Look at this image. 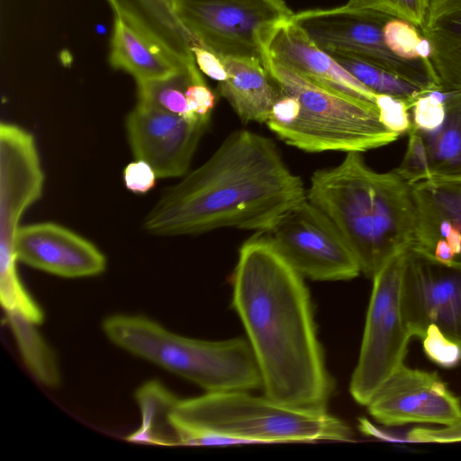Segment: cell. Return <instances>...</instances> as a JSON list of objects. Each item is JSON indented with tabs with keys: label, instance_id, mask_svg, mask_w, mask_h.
Returning <instances> with one entry per match:
<instances>
[{
	"label": "cell",
	"instance_id": "obj_18",
	"mask_svg": "<svg viewBox=\"0 0 461 461\" xmlns=\"http://www.w3.org/2000/svg\"><path fill=\"white\" fill-rule=\"evenodd\" d=\"M227 77L219 82L218 93L241 122L267 121L279 88L263 62L255 58H221Z\"/></svg>",
	"mask_w": 461,
	"mask_h": 461
},
{
	"label": "cell",
	"instance_id": "obj_31",
	"mask_svg": "<svg viewBox=\"0 0 461 461\" xmlns=\"http://www.w3.org/2000/svg\"><path fill=\"white\" fill-rule=\"evenodd\" d=\"M157 175L151 166L136 159L129 163L123 171V179L128 190L134 194H146L156 183Z\"/></svg>",
	"mask_w": 461,
	"mask_h": 461
},
{
	"label": "cell",
	"instance_id": "obj_4",
	"mask_svg": "<svg viewBox=\"0 0 461 461\" xmlns=\"http://www.w3.org/2000/svg\"><path fill=\"white\" fill-rule=\"evenodd\" d=\"M176 446L350 441L353 432L327 410L302 409L247 391L179 399L169 414Z\"/></svg>",
	"mask_w": 461,
	"mask_h": 461
},
{
	"label": "cell",
	"instance_id": "obj_11",
	"mask_svg": "<svg viewBox=\"0 0 461 461\" xmlns=\"http://www.w3.org/2000/svg\"><path fill=\"white\" fill-rule=\"evenodd\" d=\"M303 278L347 281L361 273L332 221L307 197L258 232Z\"/></svg>",
	"mask_w": 461,
	"mask_h": 461
},
{
	"label": "cell",
	"instance_id": "obj_5",
	"mask_svg": "<svg viewBox=\"0 0 461 461\" xmlns=\"http://www.w3.org/2000/svg\"><path fill=\"white\" fill-rule=\"evenodd\" d=\"M263 65L279 93L266 124L285 143L307 152H365L399 135L380 121L375 103L312 81L268 57Z\"/></svg>",
	"mask_w": 461,
	"mask_h": 461
},
{
	"label": "cell",
	"instance_id": "obj_33",
	"mask_svg": "<svg viewBox=\"0 0 461 461\" xmlns=\"http://www.w3.org/2000/svg\"><path fill=\"white\" fill-rule=\"evenodd\" d=\"M191 50L200 71L218 82L226 79L227 73L223 62L219 56L197 44L193 45Z\"/></svg>",
	"mask_w": 461,
	"mask_h": 461
},
{
	"label": "cell",
	"instance_id": "obj_17",
	"mask_svg": "<svg viewBox=\"0 0 461 461\" xmlns=\"http://www.w3.org/2000/svg\"><path fill=\"white\" fill-rule=\"evenodd\" d=\"M265 57L319 84L375 104L376 94L320 49L292 19L271 32L265 44Z\"/></svg>",
	"mask_w": 461,
	"mask_h": 461
},
{
	"label": "cell",
	"instance_id": "obj_27",
	"mask_svg": "<svg viewBox=\"0 0 461 461\" xmlns=\"http://www.w3.org/2000/svg\"><path fill=\"white\" fill-rule=\"evenodd\" d=\"M383 33L387 47L395 56L405 60H420L418 46L423 36L416 26L392 18L384 24Z\"/></svg>",
	"mask_w": 461,
	"mask_h": 461
},
{
	"label": "cell",
	"instance_id": "obj_14",
	"mask_svg": "<svg viewBox=\"0 0 461 461\" xmlns=\"http://www.w3.org/2000/svg\"><path fill=\"white\" fill-rule=\"evenodd\" d=\"M14 251L17 261L66 278L95 276L106 268V258L95 244L51 221L20 226Z\"/></svg>",
	"mask_w": 461,
	"mask_h": 461
},
{
	"label": "cell",
	"instance_id": "obj_15",
	"mask_svg": "<svg viewBox=\"0 0 461 461\" xmlns=\"http://www.w3.org/2000/svg\"><path fill=\"white\" fill-rule=\"evenodd\" d=\"M445 107V119L436 129L411 125L407 132V149L395 171L411 185L461 180V91L446 90Z\"/></svg>",
	"mask_w": 461,
	"mask_h": 461
},
{
	"label": "cell",
	"instance_id": "obj_1",
	"mask_svg": "<svg viewBox=\"0 0 461 461\" xmlns=\"http://www.w3.org/2000/svg\"><path fill=\"white\" fill-rule=\"evenodd\" d=\"M231 305L245 328L264 394L280 403L327 410L333 381L303 277L258 232L239 249Z\"/></svg>",
	"mask_w": 461,
	"mask_h": 461
},
{
	"label": "cell",
	"instance_id": "obj_13",
	"mask_svg": "<svg viewBox=\"0 0 461 461\" xmlns=\"http://www.w3.org/2000/svg\"><path fill=\"white\" fill-rule=\"evenodd\" d=\"M209 123L136 104L125 120L135 159L149 164L158 178L187 174L198 143Z\"/></svg>",
	"mask_w": 461,
	"mask_h": 461
},
{
	"label": "cell",
	"instance_id": "obj_28",
	"mask_svg": "<svg viewBox=\"0 0 461 461\" xmlns=\"http://www.w3.org/2000/svg\"><path fill=\"white\" fill-rule=\"evenodd\" d=\"M446 90L436 89L421 95L411 107V125L422 131H432L446 116Z\"/></svg>",
	"mask_w": 461,
	"mask_h": 461
},
{
	"label": "cell",
	"instance_id": "obj_10",
	"mask_svg": "<svg viewBox=\"0 0 461 461\" xmlns=\"http://www.w3.org/2000/svg\"><path fill=\"white\" fill-rule=\"evenodd\" d=\"M174 6L197 45L220 58L262 62L269 34L294 14L284 0H174Z\"/></svg>",
	"mask_w": 461,
	"mask_h": 461
},
{
	"label": "cell",
	"instance_id": "obj_9",
	"mask_svg": "<svg viewBox=\"0 0 461 461\" xmlns=\"http://www.w3.org/2000/svg\"><path fill=\"white\" fill-rule=\"evenodd\" d=\"M404 251L392 258L372 278L359 357L349 384L351 396L360 405L366 406L387 379L404 365L412 338L401 305Z\"/></svg>",
	"mask_w": 461,
	"mask_h": 461
},
{
	"label": "cell",
	"instance_id": "obj_26",
	"mask_svg": "<svg viewBox=\"0 0 461 461\" xmlns=\"http://www.w3.org/2000/svg\"><path fill=\"white\" fill-rule=\"evenodd\" d=\"M349 7L376 11L406 21L421 29L425 23L428 0H348Z\"/></svg>",
	"mask_w": 461,
	"mask_h": 461
},
{
	"label": "cell",
	"instance_id": "obj_12",
	"mask_svg": "<svg viewBox=\"0 0 461 461\" xmlns=\"http://www.w3.org/2000/svg\"><path fill=\"white\" fill-rule=\"evenodd\" d=\"M369 414L384 426L409 423L447 427L461 420V401L438 375L402 366L366 405Z\"/></svg>",
	"mask_w": 461,
	"mask_h": 461
},
{
	"label": "cell",
	"instance_id": "obj_16",
	"mask_svg": "<svg viewBox=\"0 0 461 461\" xmlns=\"http://www.w3.org/2000/svg\"><path fill=\"white\" fill-rule=\"evenodd\" d=\"M416 209L413 247L445 262L461 264V180L411 185Z\"/></svg>",
	"mask_w": 461,
	"mask_h": 461
},
{
	"label": "cell",
	"instance_id": "obj_7",
	"mask_svg": "<svg viewBox=\"0 0 461 461\" xmlns=\"http://www.w3.org/2000/svg\"><path fill=\"white\" fill-rule=\"evenodd\" d=\"M401 305L412 338L444 368L461 361V264L439 261L411 246L404 251Z\"/></svg>",
	"mask_w": 461,
	"mask_h": 461
},
{
	"label": "cell",
	"instance_id": "obj_20",
	"mask_svg": "<svg viewBox=\"0 0 461 461\" xmlns=\"http://www.w3.org/2000/svg\"><path fill=\"white\" fill-rule=\"evenodd\" d=\"M109 63L131 75L136 82L162 78L197 67L196 63L187 64L177 59L119 16L114 17Z\"/></svg>",
	"mask_w": 461,
	"mask_h": 461
},
{
	"label": "cell",
	"instance_id": "obj_23",
	"mask_svg": "<svg viewBox=\"0 0 461 461\" xmlns=\"http://www.w3.org/2000/svg\"><path fill=\"white\" fill-rule=\"evenodd\" d=\"M196 82H204L198 67L183 69L162 78L138 81L137 104L160 109L191 122L209 123L195 117L188 106L185 91Z\"/></svg>",
	"mask_w": 461,
	"mask_h": 461
},
{
	"label": "cell",
	"instance_id": "obj_25",
	"mask_svg": "<svg viewBox=\"0 0 461 461\" xmlns=\"http://www.w3.org/2000/svg\"><path fill=\"white\" fill-rule=\"evenodd\" d=\"M331 57L375 94L401 98L411 107L421 95L429 92L384 68L357 58L344 55Z\"/></svg>",
	"mask_w": 461,
	"mask_h": 461
},
{
	"label": "cell",
	"instance_id": "obj_2",
	"mask_svg": "<svg viewBox=\"0 0 461 461\" xmlns=\"http://www.w3.org/2000/svg\"><path fill=\"white\" fill-rule=\"evenodd\" d=\"M306 192L270 139L238 130L203 165L163 193L145 216L143 228L164 237L224 227L265 231L303 201Z\"/></svg>",
	"mask_w": 461,
	"mask_h": 461
},
{
	"label": "cell",
	"instance_id": "obj_6",
	"mask_svg": "<svg viewBox=\"0 0 461 461\" xmlns=\"http://www.w3.org/2000/svg\"><path fill=\"white\" fill-rule=\"evenodd\" d=\"M102 328L117 347L206 393L262 389L261 374L247 339L211 341L187 338L140 315H112L104 320Z\"/></svg>",
	"mask_w": 461,
	"mask_h": 461
},
{
	"label": "cell",
	"instance_id": "obj_8",
	"mask_svg": "<svg viewBox=\"0 0 461 461\" xmlns=\"http://www.w3.org/2000/svg\"><path fill=\"white\" fill-rule=\"evenodd\" d=\"M393 17L347 5L294 13L291 19L322 50L384 68L426 91L442 89L430 61L405 60L387 47L383 29Z\"/></svg>",
	"mask_w": 461,
	"mask_h": 461
},
{
	"label": "cell",
	"instance_id": "obj_19",
	"mask_svg": "<svg viewBox=\"0 0 461 461\" xmlns=\"http://www.w3.org/2000/svg\"><path fill=\"white\" fill-rule=\"evenodd\" d=\"M114 15L187 64L195 41L179 20L174 0H107Z\"/></svg>",
	"mask_w": 461,
	"mask_h": 461
},
{
	"label": "cell",
	"instance_id": "obj_3",
	"mask_svg": "<svg viewBox=\"0 0 461 461\" xmlns=\"http://www.w3.org/2000/svg\"><path fill=\"white\" fill-rule=\"evenodd\" d=\"M338 228L368 278L413 245L416 209L411 185L395 169L380 173L360 152L315 171L306 192Z\"/></svg>",
	"mask_w": 461,
	"mask_h": 461
},
{
	"label": "cell",
	"instance_id": "obj_24",
	"mask_svg": "<svg viewBox=\"0 0 461 461\" xmlns=\"http://www.w3.org/2000/svg\"><path fill=\"white\" fill-rule=\"evenodd\" d=\"M5 314L22 357L31 373L45 386L58 387L61 382L58 362L37 330V324L18 312H9Z\"/></svg>",
	"mask_w": 461,
	"mask_h": 461
},
{
	"label": "cell",
	"instance_id": "obj_30",
	"mask_svg": "<svg viewBox=\"0 0 461 461\" xmlns=\"http://www.w3.org/2000/svg\"><path fill=\"white\" fill-rule=\"evenodd\" d=\"M406 440L414 443L448 444L461 442V420L447 427H418L406 434Z\"/></svg>",
	"mask_w": 461,
	"mask_h": 461
},
{
	"label": "cell",
	"instance_id": "obj_29",
	"mask_svg": "<svg viewBox=\"0 0 461 461\" xmlns=\"http://www.w3.org/2000/svg\"><path fill=\"white\" fill-rule=\"evenodd\" d=\"M375 104L380 121L391 131L407 133L411 126V105L404 100L388 95H376Z\"/></svg>",
	"mask_w": 461,
	"mask_h": 461
},
{
	"label": "cell",
	"instance_id": "obj_22",
	"mask_svg": "<svg viewBox=\"0 0 461 461\" xmlns=\"http://www.w3.org/2000/svg\"><path fill=\"white\" fill-rule=\"evenodd\" d=\"M141 413L140 428L127 441L158 446H176L169 414L178 398L158 381L143 384L135 393Z\"/></svg>",
	"mask_w": 461,
	"mask_h": 461
},
{
	"label": "cell",
	"instance_id": "obj_21",
	"mask_svg": "<svg viewBox=\"0 0 461 461\" xmlns=\"http://www.w3.org/2000/svg\"><path fill=\"white\" fill-rule=\"evenodd\" d=\"M420 32L431 46L429 61L442 89L461 91V0H428Z\"/></svg>",
	"mask_w": 461,
	"mask_h": 461
},
{
	"label": "cell",
	"instance_id": "obj_32",
	"mask_svg": "<svg viewBox=\"0 0 461 461\" xmlns=\"http://www.w3.org/2000/svg\"><path fill=\"white\" fill-rule=\"evenodd\" d=\"M185 96L192 113L201 120L210 122L216 95L205 81L191 84L185 91Z\"/></svg>",
	"mask_w": 461,
	"mask_h": 461
}]
</instances>
